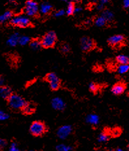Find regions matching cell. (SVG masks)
<instances>
[{
  "label": "cell",
  "instance_id": "cell-3",
  "mask_svg": "<svg viewBox=\"0 0 129 151\" xmlns=\"http://www.w3.org/2000/svg\"><path fill=\"white\" fill-rule=\"evenodd\" d=\"M57 40L56 33L54 31H50L44 35L41 40L42 46L44 48L52 47L55 45Z\"/></svg>",
  "mask_w": 129,
  "mask_h": 151
},
{
  "label": "cell",
  "instance_id": "cell-34",
  "mask_svg": "<svg viewBox=\"0 0 129 151\" xmlns=\"http://www.w3.org/2000/svg\"><path fill=\"white\" fill-rule=\"evenodd\" d=\"M82 11V8L81 7H75V13H79L80 12Z\"/></svg>",
  "mask_w": 129,
  "mask_h": 151
},
{
  "label": "cell",
  "instance_id": "cell-41",
  "mask_svg": "<svg viewBox=\"0 0 129 151\" xmlns=\"http://www.w3.org/2000/svg\"><path fill=\"white\" fill-rule=\"evenodd\" d=\"M61 1H64V2H66L67 1V0H61Z\"/></svg>",
  "mask_w": 129,
  "mask_h": 151
},
{
  "label": "cell",
  "instance_id": "cell-26",
  "mask_svg": "<svg viewBox=\"0 0 129 151\" xmlns=\"http://www.w3.org/2000/svg\"><path fill=\"white\" fill-rule=\"evenodd\" d=\"M56 149L57 151H71L72 150V147L69 145L59 144L56 147Z\"/></svg>",
  "mask_w": 129,
  "mask_h": 151
},
{
  "label": "cell",
  "instance_id": "cell-8",
  "mask_svg": "<svg viewBox=\"0 0 129 151\" xmlns=\"http://www.w3.org/2000/svg\"><path fill=\"white\" fill-rule=\"evenodd\" d=\"M94 47V42L93 40L87 37H83L80 40V47L83 51H88Z\"/></svg>",
  "mask_w": 129,
  "mask_h": 151
},
{
  "label": "cell",
  "instance_id": "cell-2",
  "mask_svg": "<svg viewBox=\"0 0 129 151\" xmlns=\"http://www.w3.org/2000/svg\"><path fill=\"white\" fill-rule=\"evenodd\" d=\"M30 130L33 136H42L46 132V127L42 122L35 121L31 124Z\"/></svg>",
  "mask_w": 129,
  "mask_h": 151
},
{
  "label": "cell",
  "instance_id": "cell-44",
  "mask_svg": "<svg viewBox=\"0 0 129 151\" xmlns=\"http://www.w3.org/2000/svg\"><path fill=\"white\" fill-rule=\"evenodd\" d=\"M30 151H33V150H30Z\"/></svg>",
  "mask_w": 129,
  "mask_h": 151
},
{
  "label": "cell",
  "instance_id": "cell-4",
  "mask_svg": "<svg viewBox=\"0 0 129 151\" xmlns=\"http://www.w3.org/2000/svg\"><path fill=\"white\" fill-rule=\"evenodd\" d=\"M39 11V7L37 2L35 0H28L26 3L24 13L28 16L33 17L36 16Z\"/></svg>",
  "mask_w": 129,
  "mask_h": 151
},
{
  "label": "cell",
  "instance_id": "cell-22",
  "mask_svg": "<svg viewBox=\"0 0 129 151\" xmlns=\"http://www.w3.org/2000/svg\"><path fill=\"white\" fill-rule=\"evenodd\" d=\"M30 38L28 37V36H21L20 37V39H19V44L21 45H26L28 44L29 43H30Z\"/></svg>",
  "mask_w": 129,
  "mask_h": 151
},
{
  "label": "cell",
  "instance_id": "cell-13",
  "mask_svg": "<svg viewBox=\"0 0 129 151\" xmlns=\"http://www.w3.org/2000/svg\"><path fill=\"white\" fill-rule=\"evenodd\" d=\"M99 117L97 114H89L86 117V121L91 125H97L99 123Z\"/></svg>",
  "mask_w": 129,
  "mask_h": 151
},
{
  "label": "cell",
  "instance_id": "cell-19",
  "mask_svg": "<svg viewBox=\"0 0 129 151\" xmlns=\"http://www.w3.org/2000/svg\"><path fill=\"white\" fill-rule=\"evenodd\" d=\"M117 71L121 75L126 73L129 71V64H119L117 68Z\"/></svg>",
  "mask_w": 129,
  "mask_h": 151
},
{
  "label": "cell",
  "instance_id": "cell-11",
  "mask_svg": "<svg viewBox=\"0 0 129 151\" xmlns=\"http://www.w3.org/2000/svg\"><path fill=\"white\" fill-rule=\"evenodd\" d=\"M125 90V86L123 83L119 82L113 86L112 88V93L116 95H119L123 93Z\"/></svg>",
  "mask_w": 129,
  "mask_h": 151
},
{
  "label": "cell",
  "instance_id": "cell-7",
  "mask_svg": "<svg viewBox=\"0 0 129 151\" xmlns=\"http://www.w3.org/2000/svg\"><path fill=\"white\" fill-rule=\"evenodd\" d=\"M73 130L71 125H63L59 127L57 131V135L61 140H64L67 138Z\"/></svg>",
  "mask_w": 129,
  "mask_h": 151
},
{
  "label": "cell",
  "instance_id": "cell-42",
  "mask_svg": "<svg viewBox=\"0 0 129 151\" xmlns=\"http://www.w3.org/2000/svg\"><path fill=\"white\" fill-rule=\"evenodd\" d=\"M96 151H101V150H96Z\"/></svg>",
  "mask_w": 129,
  "mask_h": 151
},
{
  "label": "cell",
  "instance_id": "cell-6",
  "mask_svg": "<svg viewBox=\"0 0 129 151\" xmlns=\"http://www.w3.org/2000/svg\"><path fill=\"white\" fill-rule=\"evenodd\" d=\"M46 79L49 83L50 88L52 90H58L60 86V80L59 78L55 73H50L46 76Z\"/></svg>",
  "mask_w": 129,
  "mask_h": 151
},
{
  "label": "cell",
  "instance_id": "cell-10",
  "mask_svg": "<svg viewBox=\"0 0 129 151\" xmlns=\"http://www.w3.org/2000/svg\"><path fill=\"white\" fill-rule=\"evenodd\" d=\"M125 38L121 35H115L110 37L108 40V42L111 45L116 46V45H120L124 42Z\"/></svg>",
  "mask_w": 129,
  "mask_h": 151
},
{
  "label": "cell",
  "instance_id": "cell-18",
  "mask_svg": "<svg viewBox=\"0 0 129 151\" xmlns=\"http://www.w3.org/2000/svg\"><path fill=\"white\" fill-rule=\"evenodd\" d=\"M102 16H103L107 21H111L114 18V14L111 11L105 10L102 12Z\"/></svg>",
  "mask_w": 129,
  "mask_h": 151
},
{
  "label": "cell",
  "instance_id": "cell-31",
  "mask_svg": "<svg viewBox=\"0 0 129 151\" xmlns=\"http://www.w3.org/2000/svg\"><path fill=\"white\" fill-rule=\"evenodd\" d=\"M9 151H20L18 147V145L16 143H12L11 145L10 148H9Z\"/></svg>",
  "mask_w": 129,
  "mask_h": 151
},
{
  "label": "cell",
  "instance_id": "cell-17",
  "mask_svg": "<svg viewBox=\"0 0 129 151\" xmlns=\"http://www.w3.org/2000/svg\"><path fill=\"white\" fill-rule=\"evenodd\" d=\"M12 16H13V13H12L11 11H8L5 12L3 14L0 15V23H4L9 20H10L12 18Z\"/></svg>",
  "mask_w": 129,
  "mask_h": 151
},
{
  "label": "cell",
  "instance_id": "cell-37",
  "mask_svg": "<svg viewBox=\"0 0 129 151\" xmlns=\"http://www.w3.org/2000/svg\"><path fill=\"white\" fill-rule=\"evenodd\" d=\"M4 84V79L3 77L0 76V88L2 87Z\"/></svg>",
  "mask_w": 129,
  "mask_h": 151
},
{
  "label": "cell",
  "instance_id": "cell-28",
  "mask_svg": "<svg viewBox=\"0 0 129 151\" xmlns=\"http://www.w3.org/2000/svg\"><path fill=\"white\" fill-rule=\"evenodd\" d=\"M89 89L92 92H96L98 90V86L94 82H91L89 85Z\"/></svg>",
  "mask_w": 129,
  "mask_h": 151
},
{
  "label": "cell",
  "instance_id": "cell-43",
  "mask_svg": "<svg viewBox=\"0 0 129 151\" xmlns=\"http://www.w3.org/2000/svg\"><path fill=\"white\" fill-rule=\"evenodd\" d=\"M128 149H129V145H128Z\"/></svg>",
  "mask_w": 129,
  "mask_h": 151
},
{
  "label": "cell",
  "instance_id": "cell-16",
  "mask_svg": "<svg viewBox=\"0 0 129 151\" xmlns=\"http://www.w3.org/2000/svg\"><path fill=\"white\" fill-rule=\"evenodd\" d=\"M116 61L119 64H129L128 57L123 54L118 55L116 57Z\"/></svg>",
  "mask_w": 129,
  "mask_h": 151
},
{
  "label": "cell",
  "instance_id": "cell-9",
  "mask_svg": "<svg viewBox=\"0 0 129 151\" xmlns=\"http://www.w3.org/2000/svg\"><path fill=\"white\" fill-rule=\"evenodd\" d=\"M51 105L54 110H63L65 108V102L61 97H54L51 101Z\"/></svg>",
  "mask_w": 129,
  "mask_h": 151
},
{
  "label": "cell",
  "instance_id": "cell-33",
  "mask_svg": "<svg viewBox=\"0 0 129 151\" xmlns=\"http://www.w3.org/2000/svg\"><path fill=\"white\" fill-rule=\"evenodd\" d=\"M123 7L125 9L129 8V0H123Z\"/></svg>",
  "mask_w": 129,
  "mask_h": 151
},
{
  "label": "cell",
  "instance_id": "cell-25",
  "mask_svg": "<svg viewBox=\"0 0 129 151\" xmlns=\"http://www.w3.org/2000/svg\"><path fill=\"white\" fill-rule=\"evenodd\" d=\"M24 113L26 114H31L34 112L35 111V108L32 105H30L29 104H26V106L22 109Z\"/></svg>",
  "mask_w": 129,
  "mask_h": 151
},
{
  "label": "cell",
  "instance_id": "cell-5",
  "mask_svg": "<svg viewBox=\"0 0 129 151\" xmlns=\"http://www.w3.org/2000/svg\"><path fill=\"white\" fill-rule=\"evenodd\" d=\"M11 22L14 26L20 27H26L30 25L31 21L27 15H18L11 19Z\"/></svg>",
  "mask_w": 129,
  "mask_h": 151
},
{
  "label": "cell",
  "instance_id": "cell-20",
  "mask_svg": "<svg viewBox=\"0 0 129 151\" xmlns=\"http://www.w3.org/2000/svg\"><path fill=\"white\" fill-rule=\"evenodd\" d=\"M41 47H42L41 42L39 41V40H35L30 42V47L33 50H34V51H37V50L40 49Z\"/></svg>",
  "mask_w": 129,
  "mask_h": 151
},
{
  "label": "cell",
  "instance_id": "cell-30",
  "mask_svg": "<svg viewBox=\"0 0 129 151\" xmlns=\"http://www.w3.org/2000/svg\"><path fill=\"white\" fill-rule=\"evenodd\" d=\"M61 51L63 53H67L70 51V47L68 44H64L61 47Z\"/></svg>",
  "mask_w": 129,
  "mask_h": 151
},
{
  "label": "cell",
  "instance_id": "cell-14",
  "mask_svg": "<svg viewBox=\"0 0 129 151\" xmlns=\"http://www.w3.org/2000/svg\"><path fill=\"white\" fill-rule=\"evenodd\" d=\"M12 95L11 90L7 86H2L0 88V97L3 99H9Z\"/></svg>",
  "mask_w": 129,
  "mask_h": 151
},
{
  "label": "cell",
  "instance_id": "cell-23",
  "mask_svg": "<svg viewBox=\"0 0 129 151\" xmlns=\"http://www.w3.org/2000/svg\"><path fill=\"white\" fill-rule=\"evenodd\" d=\"M108 138H109L108 134L106 132H103L100 133L99 136H98V141H99V142L100 143H104L108 141Z\"/></svg>",
  "mask_w": 129,
  "mask_h": 151
},
{
  "label": "cell",
  "instance_id": "cell-24",
  "mask_svg": "<svg viewBox=\"0 0 129 151\" xmlns=\"http://www.w3.org/2000/svg\"><path fill=\"white\" fill-rule=\"evenodd\" d=\"M75 7L74 5L73 2H70L69 3L67 7V11H66V13L68 14V15H72L75 13Z\"/></svg>",
  "mask_w": 129,
  "mask_h": 151
},
{
  "label": "cell",
  "instance_id": "cell-27",
  "mask_svg": "<svg viewBox=\"0 0 129 151\" xmlns=\"http://www.w3.org/2000/svg\"><path fill=\"white\" fill-rule=\"evenodd\" d=\"M9 116L5 112L0 110V121H5L7 119H8Z\"/></svg>",
  "mask_w": 129,
  "mask_h": 151
},
{
  "label": "cell",
  "instance_id": "cell-1",
  "mask_svg": "<svg viewBox=\"0 0 129 151\" xmlns=\"http://www.w3.org/2000/svg\"><path fill=\"white\" fill-rule=\"evenodd\" d=\"M9 105L14 110H22L28 104L25 99L20 95L12 94L8 99Z\"/></svg>",
  "mask_w": 129,
  "mask_h": 151
},
{
  "label": "cell",
  "instance_id": "cell-39",
  "mask_svg": "<svg viewBox=\"0 0 129 151\" xmlns=\"http://www.w3.org/2000/svg\"><path fill=\"white\" fill-rule=\"evenodd\" d=\"M78 1V0H71V2H75V1Z\"/></svg>",
  "mask_w": 129,
  "mask_h": 151
},
{
  "label": "cell",
  "instance_id": "cell-21",
  "mask_svg": "<svg viewBox=\"0 0 129 151\" xmlns=\"http://www.w3.org/2000/svg\"><path fill=\"white\" fill-rule=\"evenodd\" d=\"M106 20L103 16H99L96 18V20H95V24L96 26L99 27H102L106 25Z\"/></svg>",
  "mask_w": 129,
  "mask_h": 151
},
{
  "label": "cell",
  "instance_id": "cell-29",
  "mask_svg": "<svg viewBox=\"0 0 129 151\" xmlns=\"http://www.w3.org/2000/svg\"><path fill=\"white\" fill-rule=\"evenodd\" d=\"M65 13H66V11H64V10H63V9H61V10H59L56 12H55L54 16H55V17L59 18V17H61V16H64Z\"/></svg>",
  "mask_w": 129,
  "mask_h": 151
},
{
  "label": "cell",
  "instance_id": "cell-36",
  "mask_svg": "<svg viewBox=\"0 0 129 151\" xmlns=\"http://www.w3.org/2000/svg\"><path fill=\"white\" fill-rule=\"evenodd\" d=\"M108 1L109 0H100L99 3L103 5H105L108 3Z\"/></svg>",
  "mask_w": 129,
  "mask_h": 151
},
{
  "label": "cell",
  "instance_id": "cell-40",
  "mask_svg": "<svg viewBox=\"0 0 129 151\" xmlns=\"http://www.w3.org/2000/svg\"><path fill=\"white\" fill-rule=\"evenodd\" d=\"M9 1H10V2H14V0H9Z\"/></svg>",
  "mask_w": 129,
  "mask_h": 151
},
{
  "label": "cell",
  "instance_id": "cell-35",
  "mask_svg": "<svg viewBox=\"0 0 129 151\" xmlns=\"http://www.w3.org/2000/svg\"><path fill=\"white\" fill-rule=\"evenodd\" d=\"M104 5H103L99 3L97 6V9L98 11H102L104 9Z\"/></svg>",
  "mask_w": 129,
  "mask_h": 151
},
{
  "label": "cell",
  "instance_id": "cell-15",
  "mask_svg": "<svg viewBox=\"0 0 129 151\" xmlns=\"http://www.w3.org/2000/svg\"><path fill=\"white\" fill-rule=\"evenodd\" d=\"M52 7L51 5L47 2L42 3L39 7L40 13L42 14H48L50 11H52Z\"/></svg>",
  "mask_w": 129,
  "mask_h": 151
},
{
  "label": "cell",
  "instance_id": "cell-38",
  "mask_svg": "<svg viewBox=\"0 0 129 151\" xmlns=\"http://www.w3.org/2000/svg\"><path fill=\"white\" fill-rule=\"evenodd\" d=\"M116 151H125V150H123V149H122V148H118V149L116 150Z\"/></svg>",
  "mask_w": 129,
  "mask_h": 151
},
{
  "label": "cell",
  "instance_id": "cell-32",
  "mask_svg": "<svg viewBox=\"0 0 129 151\" xmlns=\"http://www.w3.org/2000/svg\"><path fill=\"white\" fill-rule=\"evenodd\" d=\"M7 145V141L3 139H0V149L5 147Z\"/></svg>",
  "mask_w": 129,
  "mask_h": 151
},
{
  "label": "cell",
  "instance_id": "cell-12",
  "mask_svg": "<svg viewBox=\"0 0 129 151\" xmlns=\"http://www.w3.org/2000/svg\"><path fill=\"white\" fill-rule=\"evenodd\" d=\"M20 36L18 33H13L8 38L7 41V44L10 47H14L19 44V39H20Z\"/></svg>",
  "mask_w": 129,
  "mask_h": 151
}]
</instances>
